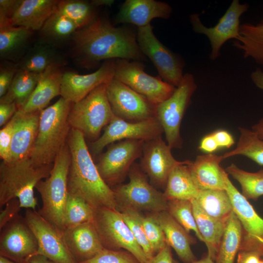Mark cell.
<instances>
[{
	"instance_id": "obj_1",
	"label": "cell",
	"mask_w": 263,
	"mask_h": 263,
	"mask_svg": "<svg viewBox=\"0 0 263 263\" xmlns=\"http://www.w3.org/2000/svg\"><path fill=\"white\" fill-rule=\"evenodd\" d=\"M73 56L89 69L102 60L125 59L146 60L137 41L136 33L126 27H116L106 18L97 17L73 35Z\"/></svg>"
},
{
	"instance_id": "obj_2",
	"label": "cell",
	"mask_w": 263,
	"mask_h": 263,
	"mask_svg": "<svg viewBox=\"0 0 263 263\" xmlns=\"http://www.w3.org/2000/svg\"><path fill=\"white\" fill-rule=\"evenodd\" d=\"M66 142L71 153L67 178L68 193L82 198L94 210L103 207L116 209L113 189L99 174L84 134L71 128Z\"/></svg>"
},
{
	"instance_id": "obj_3",
	"label": "cell",
	"mask_w": 263,
	"mask_h": 263,
	"mask_svg": "<svg viewBox=\"0 0 263 263\" xmlns=\"http://www.w3.org/2000/svg\"><path fill=\"white\" fill-rule=\"evenodd\" d=\"M72 105L61 97L40 111L38 133L29 157L34 164L53 165L71 129L68 116Z\"/></svg>"
},
{
	"instance_id": "obj_4",
	"label": "cell",
	"mask_w": 263,
	"mask_h": 263,
	"mask_svg": "<svg viewBox=\"0 0 263 263\" xmlns=\"http://www.w3.org/2000/svg\"><path fill=\"white\" fill-rule=\"evenodd\" d=\"M53 165L38 166L29 157L2 161L0 165V207L18 198L21 208L36 210L38 202L34 188L39 182L49 176Z\"/></svg>"
},
{
	"instance_id": "obj_5",
	"label": "cell",
	"mask_w": 263,
	"mask_h": 263,
	"mask_svg": "<svg viewBox=\"0 0 263 263\" xmlns=\"http://www.w3.org/2000/svg\"><path fill=\"white\" fill-rule=\"evenodd\" d=\"M70 162L71 153L66 142L56 158L49 176L39 182L35 188L42 202L38 212L62 232L65 229L64 215Z\"/></svg>"
},
{
	"instance_id": "obj_6",
	"label": "cell",
	"mask_w": 263,
	"mask_h": 263,
	"mask_svg": "<svg viewBox=\"0 0 263 263\" xmlns=\"http://www.w3.org/2000/svg\"><path fill=\"white\" fill-rule=\"evenodd\" d=\"M114 115L107 96L106 84H102L73 104L68 121L71 128L79 131L85 137L96 140Z\"/></svg>"
},
{
	"instance_id": "obj_7",
	"label": "cell",
	"mask_w": 263,
	"mask_h": 263,
	"mask_svg": "<svg viewBox=\"0 0 263 263\" xmlns=\"http://www.w3.org/2000/svg\"><path fill=\"white\" fill-rule=\"evenodd\" d=\"M129 182L113 189L117 208L157 213L167 211L168 201L164 193L149 182L140 167L133 164L129 173Z\"/></svg>"
},
{
	"instance_id": "obj_8",
	"label": "cell",
	"mask_w": 263,
	"mask_h": 263,
	"mask_svg": "<svg viewBox=\"0 0 263 263\" xmlns=\"http://www.w3.org/2000/svg\"><path fill=\"white\" fill-rule=\"evenodd\" d=\"M197 88L193 75L186 73L171 96L155 106V116L163 129L167 143L171 149L182 148L181 124Z\"/></svg>"
},
{
	"instance_id": "obj_9",
	"label": "cell",
	"mask_w": 263,
	"mask_h": 263,
	"mask_svg": "<svg viewBox=\"0 0 263 263\" xmlns=\"http://www.w3.org/2000/svg\"><path fill=\"white\" fill-rule=\"evenodd\" d=\"M93 222L104 248L125 250L133 254L140 263L147 262L143 250L117 209L105 207L95 209Z\"/></svg>"
},
{
	"instance_id": "obj_10",
	"label": "cell",
	"mask_w": 263,
	"mask_h": 263,
	"mask_svg": "<svg viewBox=\"0 0 263 263\" xmlns=\"http://www.w3.org/2000/svg\"><path fill=\"white\" fill-rule=\"evenodd\" d=\"M113 78L128 86L154 105L168 99L176 89L159 75L153 76L146 73L143 64L138 61L114 60Z\"/></svg>"
},
{
	"instance_id": "obj_11",
	"label": "cell",
	"mask_w": 263,
	"mask_h": 263,
	"mask_svg": "<svg viewBox=\"0 0 263 263\" xmlns=\"http://www.w3.org/2000/svg\"><path fill=\"white\" fill-rule=\"evenodd\" d=\"M136 37L142 53L152 62L162 79L175 87L178 86L184 75L182 58L157 38L151 24L138 28Z\"/></svg>"
},
{
	"instance_id": "obj_12",
	"label": "cell",
	"mask_w": 263,
	"mask_h": 263,
	"mask_svg": "<svg viewBox=\"0 0 263 263\" xmlns=\"http://www.w3.org/2000/svg\"><path fill=\"white\" fill-rule=\"evenodd\" d=\"M248 8L247 3H241L239 0H233L218 23L210 27L203 24L199 14L189 16L193 30L196 33L206 36L208 38L211 48L209 58L212 60L219 57L220 50L225 42L231 39L235 40L239 37L240 18Z\"/></svg>"
},
{
	"instance_id": "obj_13",
	"label": "cell",
	"mask_w": 263,
	"mask_h": 263,
	"mask_svg": "<svg viewBox=\"0 0 263 263\" xmlns=\"http://www.w3.org/2000/svg\"><path fill=\"white\" fill-rule=\"evenodd\" d=\"M163 129L155 116L138 122H129L115 115L104 132L91 145L94 155L100 153L105 147L117 141L138 140L147 142L160 136Z\"/></svg>"
},
{
	"instance_id": "obj_14",
	"label": "cell",
	"mask_w": 263,
	"mask_h": 263,
	"mask_svg": "<svg viewBox=\"0 0 263 263\" xmlns=\"http://www.w3.org/2000/svg\"><path fill=\"white\" fill-rule=\"evenodd\" d=\"M145 142L124 140L113 144L101 155L96 165L105 183L110 187L122 181L134 164L142 154Z\"/></svg>"
},
{
	"instance_id": "obj_15",
	"label": "cell",
	"mask_w": 263,
	"mask_h": 263,
	"mask_svg": "<svg viewBox=\"0 0 263 263\" xmlns=\"http://www.w3.org/2000/svg\"><path fill=\"white\" fill-rule=\"evenodd\" d=\"M24 219L37 239V255L55 263H76L66 244L63 232L36 210L27 209Z\"/></svg>"
},
{
	"instance_id": "obj_16",
	"label": "cell",
	"mask_w": 263,
	"mask_h": 263,
	"mask_svg": "<svg viewBox=\"0 0 263 263\" xmlns=\"http://www.w3.org/2000/svg\"><path fill=\"white\" fill-rule=\"evenodd\" d=\"M225 190L243 228L239 251H259L263 253V218L255 211L243 194L235 188L225 171Z\"/></svg>"
},
{
	"instance_id": "obj_17",
	"label": "cell",
	"mask_w": 263,
	"mask_h": 263,
	"mask_svg": "<svg viewBox=\"0 0 263 263\" xmlns=\"http://www.w3.org/2000/svg\"><path fill=\"white\" fill-rule=\"evenodd\" d=\"M106 90L112 111L118 117L138 122L155 116L156 105L114 78L106 84Z\"/></svg>"
},
{
	"instance_id": "obj_18",
	"label": "cell",
	"mask_w": 263,
	"mask_h": 263,
	"mask_svg": "<svg viewBox=\"0 0 263 263\" xmlns=\"http://www.w3.org/2000/svg\"><path fill=\"white\" fill-rule=\"evenodd\" d=\"M37 239L20 216L0 229V255L18 263H29L37 254Z\"/></svg>"
},
{
	"instance_id": "obj_19",
	"label": "cell",
	"mask_w": 263,
	"mask_h": 263,
	"mask_svg": "<svg viewBox=\"0 0 263 263\" xmlns=\"http://www.w3.org/2000/svg\"><path fill=\"white\" fill-rule=\"evenodd\" d=\"M171 149L161 136L144 143L140 168L154 187L165 189L170 173L180 162L174 158Z\"/></svg>"
},
{
	"instance_id": "obj_20",
	"label": "cell",
	"mask_w": 263,
	"mask_h": 263,
	"mask_svg": "<svg viewBox=\"0 0 263 263\" xmlns=\"http://www.w3.org/2000/svg\"><path fill=\"white\" fill-rule=\"evenodd\" d=\"M114 60L104 61L94 73L79 75L73 72L63 73L61 96L74 104L87 96L97 87L107 84L114 76Z\"/></svg>"
},
{
	"instance_id": "obj_21",
	"label": "cell",
	"mask_w": 263,
	"mask_h": 263,
	"mask_svg": "<svg viewBox=\"0 0 263 263\" xmlns=\"http://www.w3.org/2000/svg\"><path fill=\"white\" fill-rule=\"evenodd\" d=\"M172 12L168 3L155 0H126L117 14L115 22L129 23L142 27L155 18L168 19Z\"/></svg>"
},
{
	"instance_id": "obj_22",
	"label": "cell",
	"mask_w": 263,
	"mask_h": 263,
	"mask_svg": "<svg viewBox=\"0 0 263 263\" xmlns=\"http://www.w3.org/2000/svg\"><path fill=\"white\" fill-rule=\"evenodd\" d=\"M63 235L76 263L90 260L104 248L93 222L66 228L63 231Z\"/></svg>"
},
{
	"instance_id": "obj_23",
	"label": "cell",
	"mask_w": 263,
	"mask_h": 263,
	"mask_svg": "<svg viewBox=\"0 0 263 263\" xmlns=\"http://www.w3.org/2000/svg\"><path fill=\"white\" fill-rule=\"evenodd\" d=\"M222 155L207 153L197 156L188 166L193 182L199 191L225 189V173L220 167Z\"/></svg>"
},
{
	"instance_id": "obj_24",
	"label": "cell",
	"mask_w": 263,
	"mask_h": 263,
	"mask_svg": "<svg viewBox=\"0 0 263 263\" xmlns=\"http://www.w3.org/2000/svg\"><path fill=\"white\" fill-rule=\"evenodd\" d=\"M40 113V111L24 113L18 110V118L11 143L9 159L7 162L18 161L30 157L38 133Z\"/></svg>"
},
{
	"instance_id": "obj_25",
	"label": "cell",
	"mask_w": 263,
	"mask_h": 263,
	"mask_svg": "<svg viewBox=\"0 0 263 263\" xmlns=\"http://www.w3.org/2000/svg\"><path fill=\"white\" fill-rule=\"evenodd\" d=\"M61 66H52L40 74L37 85L29 99L19 110L24 113L41 111L55 97L61 95L63 73Z\"/></svg>"
},
{
	"instance_id": "obj_26",
	"label": "cell",
	"mask_w": 263,
	"mask_h": 263,
	"mask_svg": "<svg viewBox=\"0 0 263 263\" xmlns=\"http://www.w3.org/2000/svg\"><path fill=\"white\" fill-rule=\"evenodd\" d=\"M154 214L164 232L167 244L175 250L182 263L196 261L191 248L195 239L167 211Z\"/></svg>"
},
{
	"instance_id": "obj_27",
	"label": "cell",
	"mask_w": 263,
	"mask_h": 263,
	"mask_svg": "<svg viewBox=\"0 0 263 263\" xmlns=\"http://www.w3.org/2000/svg\"><path fill=\"white\" fill-rule=\"evenodd\" d=\"M57 0H21L10 19L13 25L32 31L40 30L48 19L56 11Z\"/></svg>"
},
{
	"instance_id": "obj_28",
	"label": "cell",
	"mask_w": 263,
	"mask_h": 263,
	"mask_svg": "<svg viewBox=\"0 0 263 263\" xmlns=\"http://www.w3.org/2000/svg\"><path fill=\"white\" fill-rule=\"evenodd\" d=\"M189 160L180 161L170 173L163 192L167 200L195 199L199 190L195 186L188 164Z\"/></svg>"
},
{
	"instance_id": "obj_29",
	"label": "cell",
	"mask_w": 263,
	"mask_h": 263,
	"mask_svg": "<svg viewBox=\"0 0 263 263\" xmlns=\"http://www.w3.org/2000/svg\"><path fill=\"white\" fill-rule=\"evenodd\" d=\"M196 223L207 249V255L214 261L227 222L217 221L207 214L195 199L191 201Z\"/></svg>"
},
{
	"instance_id": "obj_30",
	"label": "cell",
	"mask_w": 263,
	"mask_h": 263,
	"mask_svg": "<svg viewBox=\"0 0 263 263\" xmlns=\"http://www.w3.org/2000/svg\"><path fill=\"white\" fill-rule=\"evenodd\" d=\"M233 45L242 51L244 58H251L263 65V20L256 24H241L239 36Z\"/></svg>"
},
{
	"instance_id": "obj_31",
	"label": "cell",
	"mask_w": 263,
	"mask_h": 263,
	"mask_svg": "<svg viewBox=\"0 0 263 263\" xmlns=\"http://www.w3.org/2000/svg\"><path fill=\"white\" fill-rule=\"evenodd\" d=\"M195 200L207 214L217 221L227 222L233 211L230 197L225 189L199 191Z\"/></svg>"
},
{
	"instance_id": "obj_32",
	"label": "cell",
	"mask_w": 263,
	"mask_h": 263,
	"mask_svg": "<svg viewBox=\"0 0 263 263\" xmlns=\"http://www.w3.org/2000/svg\"><path fill=\"white\" fill-rule=\"evenodd\" d=\"M243 233L241 224L233 211L227 221L214 263H234L241 246Z\"/></svg>"
},
{
	"instance_id": "obj_33",
	"label": "cell",
	"mask_w": 263,
	"mask_h": 263,
	"mask_svg": "<svg viewBox=\"0 0 263 263\" xmlns=\"http://www.w3.org/2000/svg\"><path fill=\"white\" fill-rule=\"evenodd\" d=\"M40 75L19 68L7 92L0 98V103H15L18 110L21 109L35 90Z\"/></svg>"
},
{
	"instance_id": "obj_34",
	"label": "cell",
	"mask_w": 263,
	"mask_h": 263,
	"mask_svg": "<svg viewBox=\"0 0 263 263\" xmlns=\"http://www.w3.org/2000/svg\"><path fill=\"white\" fill-rule=\"evenodd\" d=\"M97 7L93 0H58L56 12L72 20L79 29L95 19Z\"/></svg>"
},
{
	"instance_id": "obj_35",
	"label": "cell",
	"mask_w": 263,
	"mask_h": 263,
	"mask_svg": "<svg viewBox=\"0 0 263 263\" xmlns=\"http://www.w3.org/2000/svg\"><path fill=\"white\" fill-rule=\"evenodd\" d=\"M33 31L13 25L10 19L0 16V54L1 56L11 54L21 48Z\"/></svg>"
},
{
	"instance_id": "obj_36",
	"label": "cell",
	"mask_w": 263,
	"mask_h": 263,
	"mask_svg": "<svg viewBox=\"0 0 263 263\" xmlns=\"http://www.w3.org/2000/svg\"><path fill=\"white\" fill-rule=\"evenodd\" d=\"M240 136L236 147L223 154V159L236 155H243L258 165L263 166V140L251 130L239 127Z\"/></svg>"
},
{
	"instance_id": "obj_37",
	"label": "cell",
	"mask_w": 263,
	"mask_h": 263,
	"mask_svg": "<svg viewBox=\"0 0 263 263\" xmlns=\"http://www.w3.org/2000/svg\"><path fill=\"white\" fill-rule=\"evenodd\" d=\"M63 61L49 46L40 45L31 50L22 59L19 68L30 72L41 74L52 66H61Z\"/></svg>"
},
{
	"instance_id": "obj_38",
	"label": "cell",
	"mask_w": 263,
	"mask_h": 263,
	"mask_svg": "<svg viewBox=\"0 0 263 263\" xmlns=\"http://www.w3.org/2000/svg\"><path fill=\"white\" fill-rule=\"evenodd\" d=\"M225 170L238 182L242 194L247 200H257L263 195V169L255 172H248L232 163Z\"/></svg>"
},
{
	"instance_id": "obj_39",
	"label": "cell",
	"mask_w": 263,
	"mask_h": 263,
	"mask_svg": "<svg viewBox=\"0 0 263 263\" xmlns=\"http://www.w3.org/2000/svg\"><path fill=\"white\" fill-rule=\"evenodd\" d=\"M94 216V209L84 199L68 193L64 209L65 229L92 222Z\"/></svg>"
},
{
	"instance_id": "obj_40",
	"label": "cell",
	"mask_w": 263,
	"mask_h": 263,
	"mask_svg": "<svg viewBox=\"0 0 263 263\" xmlns=\"http://www.w3.org/2000/svg\"><path fill=\"white\" fill-rule=\"evenodd\" d=\"M167 211L188 233L193 231L198 239L204 243L196 223L191 201L168 200Z\"/></svg>"
},
{
	"instance_id": "obj_41",
	"label": "cell",
	"mask_w": 263,
	"mask_h": 263,
	"mask_svg": "<svg viewBox=\"0 0 263 263\" xmlns=\"http://www.w3.org/2000/svg\"><path fill=\"white\" fill-rule=\"evenodd\" d=\"M116 209L120 212L147 259L152 257L154 254L146 236L143 225L144 216L140 211L130 208L118 207Z\"/></svg>"
},
{
	"instance_id": "obj_42",
	"label": "cell",
	"mask_w": 263,
	"mask_h": 263,
	"mask_svg": "<svg viewBox=\"0 0 263 263\" xmlns=\"http://www.w3.org/2000/svg\"><path fill=\"white\" fill-rule=\"evenodd\" d=\"M78 29L72 20L56 12L48 19L40 30L44 37L56 40L73 36Z\"/></svg>"
},
{
	"instance_id": "obj_43",
	"label": "cell",
	"mask_w": 263,
	"mask_h": 263,
	"mask_svg": "<svg viewBox=\"0 0 263 263\" xmlns=\"http://www.w3.org/2000/svg\"><path fill=\"white\" fill-rule=\"evenodd\" d=\"M143 225L146 236L154 256L167 244L164 232L154 213L144 216Z\"/></svg>"
},
{
	"instance_id": "obj_44",
	"label": "cell",
	"mask_w": 263,
	"mask_h": 263,
	"mask_svg": "<svg viewBox=\"0 0 263 263\" xmlns=\"http://www.w3.org/2000/svg\"><path fill=\"white\" fill-rule=\"evenodd\" d=\"M79 263H140L132 253L125 250H114L104 248L93 258Z\"/></svg>"
},
{
	"instance_id": "obj_45",
	"label": "cell",
	"mask_w": 263,
	"mask_h": 263,
	"mask_svg": "<svg viewBox=\"0 0 263 263\" xmlns=\"http://www.w3.org/2000/svg\"><path fill=\"white\" fill-rule=\"evenodd\" d=\"M17 112L0 131V156L3 161H8L11 143L17 120Z\"/></svg>"
},
{
	"instance_id": "obj_46",
	"label": "cell",
	"mask_w": 263,
	"mask_h": 263,
	"mask_svg": "<svg viewBox=\"0 0 263 263\" xmlns=\"http://www.w3.org/2000/svg\"><path fill=\"white\" fill-rule=\"evenodd\" d=\"M19 69L14 64H5L1 65L0 69V98L7 92Z\"/></svg>"
},
{
	"instance_id": "obj_47",
	"label": "cell",
	"mask_w": 263,
	"mask_h": 263,
	"mask_svg": "<svg viewBox=\"0 0 263 263\" xmlns=\"http://www.w3.org/2000/svg\"><path fill=\"white\" fill-rule=\"evenodd\" d=\"M20 208V202L18 198L12 199L6 203L4 209L0 213V229L19 216Z\"/></svg>"
},
{
	"instance_id": "obj_48",
	"label": "cell",
	"mask_w": 263,
	"mask_h": 263,
	"mask_svg": "<svg viewBox=\"0 0 263 263\" xmlns=\"http://www.w3.org/2000/svg\"><path fill=\"white\" fill-rule=\"evenodd\" d=\"M15 103H0V126L6 125L18 111Z\"/></svg>"
},
{
	"instance_id": "obj_49",
	"label": "cell",
	"mask_w": 263,
	"mask_h": 263,
	"mask_svg": "<svg viewBox=\"0 0 263 263\" xmlns=\"http://www.w3.org/2000/svg\"><path fill=\"white\" fill-rule=\"evenodd\" d=\"M263 253L259 251H240L236 263H260Z\"/></svg>"
},
{
	"instance_id": "obj_50",
	"label": "cell",
	"mask_w": 263,
	"mask_h": 263,
	"mask_svg": "<svg viewBox=\"0 0 263 263\" xmlns=\"http://www.w3.org/2000/svg\"><path fill=\"white\" fill-rule=\"evenodd\" d=\"M21 0H0V16L11 19Z\"/></svg>"
},
{
	"instance_id": "obj_51",
	"label": "cell",
	"mask_w": 263,
	"mask_h": 263,
	"mask_svg": "<svg viewBox=\"0 0 263 263\" xmlns=\"http://www.w3.org/2000/svg\"><path fill=\"white\" fill-rule=\"evenodd\" d=\"M219 148H230L234 143L232 135L225 130H218L212 133Z\"/></svg>"
},
{
	"instance_id": "obj_52",
	"label": "cell",
	"mask_w": 263,
	"mask_h": 263,
	"mask_svg": "<svg viewBox=\"0 0 263 263\" xmlns=\"http://www.w3.org/2000/svg\"><path fill=\"white\" fill-rule=\"evenodd\" d=\"M171 247L168 244L155 255L148 259L145 263H173Z\"/></svg>"
},
{
	"instance_id": "obj_53",
	"label": "cell",
	"mask_w": 263,
	"mask_h": 263,
	"mask_svg": "<svg viewBox=\"0 0 263 263\" xmlns=\"http://www.w3.org/2000/svg\"><path fill=\"white\" fill-rule=\"evenodd\" d=\"M219 148L212 133L204 136L202 139L199 146V150L208 153H211Z\"/></svg>"
},
{
	"instance_id": "obj_54",
	"label": "cell",
	"mask_w": 263,
	"mask_h": 263,
	"mask_svg": "<svg viewBox=\"0 0 263 263\" xmlns=\"http://www.w3.org/2000/svg\"><path fill=\"white\" fill-rule=\"evenodd\" d=\"M250 78L256 87L263 90V71L262 69L257 68L251 73Z\"/></svg>"
},
{
	"instance_id": "obj_55",
	"label": "cell",
	"mask_w": 263,
	"mask_h": 263,
	"mask_svg": "<svg viewBox=\"0 0 263 263\" xmlns=\"http://www.w3.org/2000/svg\"><path fill=\"white\" fill-rule=\"evenodd\" d=\"M251 130L259 138L263 140V117L252 126Z\"/></svg>"
},
{
	"instance_id": "obj_56",
	"label": "cell",
	"mask_w": 263,
	"mask_h": 263,
	"mask_svg": "<svg viewBox=\"0 0 263 263\" xmlns=\"http://www.w3.org/2000/svg\"><path fill=\"white\" fill-rule=\"evenodd\" d=\"M29 263H55L47 258L41 255H36L33 256L30 260Z\"/></svg>"
},
{
	"instance_id": "obj_57",
	"label": "cell",
	"mask_w": 263,
	"mask_h": 263,
	"mask_svg": "<svg viewBox=\"0 0 263 263\" xmlns=\"http://www.w3.org/2000/svg\"><path fill=\"white\" fill-rule=\"evenodd\" d=\"M173 263H182L176 260H173ZM192 263H214V261L207 254L199 260H196Z\"/></svg>"
},
{
	"instance_id": "obj_58",
	"label": "cell",
	"mask_w": 263,
	"mask_h": 263,
	"mask_svg": "<svg viewBox=\"0 0 263 263\" xmlns=\"http://www.w3.org/2000/svg\"><path fill=\"white\" fill-rule=\"evenodd\" d=\"M0 263H18L5 257L0 256Z\"/></svg>"
},
{
	"instance_id": "obj_59",
	"label": "cell",
	"mask_w": 263,
	"mask_h": 263,
	"mask_svg": "<svg viewBox=\"0 0 263 263\" xmlns=\"http://www.w3.org/2000/svg\"><path fill=\"white\" fill-rule=\"evenodd\" d=\"M260 263H263V260L262 259V260H261Z\"/></svg>"
},
{
	"instance_id": "obj_60",
	"label": "cell",
	"mask_w": 263,
	"mask_h": 263,
	"mask_svg": "<svg viewBox=\"0 0 263 263\" xmlns=\"http://www.w3.org/2000/svg\"><path fill=\"white\" fill-rule=\"evenodd\" d=\"M263 260V256L262 257V258Z\"/></svg>"
}]
</instances>
